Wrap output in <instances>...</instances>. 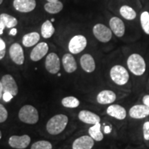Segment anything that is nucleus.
Returning a JSON list of instances; mask_svg holds the SVG:
<instances>
[{
    "label": "nucleus",
    "instance_id": "34",
    "mask_svg": "<svg viewBox=\"0 0 149 149\" xmlns=\"http://www.w3.org/2000/svg\"><path fill=\"white\" fill-rule=\"evenodd\" d=\"M3 49H6L5 42L2 40V39L0 38V51Z\"/></svg>",
    "mask_w": 149,
    "mask_h": 149
},
{
    "label": "nucleus",
    "instance_id": "39",
    "mask_svg": "<svg viewBox=\"0 0 149 149\" xmlns=\"http://www.w3.org/2000/svg\"><path fill=\"white\" fill-rule=\"evenodd\" d=\"M104 132H105V133H110L111 132V127H110V126H106L105 128H104Z\"/></svg>",
    "mask_w": 149,
    "mask_h": 149
},
{
    "label": "nucleus",
    "instance_id": "13",
    "mask_svg": "<svg viewBox=\"0 0 149 149\" xmlns=\"http://www.w3.org/2000/svg\"><path fill=\"white\" fill-rule=\"evenodd\" d=\"M110 29L114 34L118 37L124 36L126 28L124 22L117 17H113L109 21Z\"/></svg>",
    "mask_w": 149,
    "mask_h": 149
},
{
    "label": "nucleus",
    "instance_id": "27",
    "mask_svg": "<svg viewBox=\"0 0 149 149\" xmlns=\"http://www.w3.org/2000/svg\"><path fill=\"white\" fill-rule=\"evenodd\" d=\"M80 102L77 98L74 97L69 96L63 98L61 100V104L63 107L68 108V109H74L79 106Z\"/></svg>",
    "mask_w": 149,
    "mask_h": 149
},
{
    "label": "nucleus",
    "instance_id": "35",
    "mask_svg": "<svg viewBox=\"0 0 149 149\" xmlns=\"http://www.w3.org/2000/svg\"><path fill=\"white\" fill-rule=\"evenodd\" d=\"M5 28H6L5 25H4V24H3V22H1V20H0V35L3 34V31H4Z\"/></svg>",
    "mask_w": 149,
    "mask_h": 149
},
{
    "label": "nucleus",
    "instance_id": "19",
    "mask_svg": "<svg viewBox=\"0 0 149 149\" xmlns=\"http://www.w3.org/2000/svg\"><path fill=\"white\" fill-rule=\"evenodd\" d=\"M61 61L65 71L68 73H72L77 70V62L71 53H66L63 55Z\"/></svg>",
    "mask_w": 149,
    "mask_h": 149
},
{
    "label": "nucleus",
    "instance_id": "37",
    "mask_svg": "<svg viewBox=\"0 0 149 149\" xmlns=\"http://www.w3.org/2000/svg\"><path fill=\"white\" fill-rule=\"evenodd\" d=\"M17 29H15V28H13V29H11L9 34H10V35H12V36H15V35H17Z\"/></svg>",
    "mask_w": 149,
    "mask_h": 149
},
{
    "label": "nucleus",
    "instance_id": "5",
    "mask_svg": "<svg viewBox=\"0 0 149 149\" xmlns=\"http://www.w3.org/2000/svg\"><path fill=\"white\" fill-rule=\"evenodd\" d=\"M93 33L97 40L102 43L110 42L113 35L111 29L102 24H95L93 28Z\"/></svg>",
    "mask_w": 149,
    "mask_h": 149
},
{
    "label": "nucleus",
    "instance_id": "38",
    "mask_svg": "<svg viewBox=\"0 0 149 149\" xmlns=\"http://www.w3.org/2000/svg\"><path fill=\"white\" fill-rule=\"evenodd\" d=\"M5 55H6V49L0 51V60L2 59L3 57H5Z\"/></svg>",
    "mask_w": 149,
    "mask_h": 149
},
{
    "label": "nucleus",
    "instance_id": "18",
    "mask_svg": "<svg viewBox=\"0 0 149 149\" xmlns=\"http://www.w3.org/2000/svg\"><path fill=\"white\" fill-rule=\"evenodd\" d=\"M80 64L85 72L91 73L95 70V61L90 54H84L80 58Z\"/></svg>",
    "mask_w": 149,
    "mask_h": 149
},
{
    "label": "nucleus",
    "instance_id": "41",
    "mask_svg": "<svg viewBox=\"0 0 149 149\" xmlns=\"http://www.w3.org/2000/svg\"><path fill=\"white\" fill-rule=\"evenodd\" d=\"M1 136H2V135H1V132L0 131V139H1Z\"/></svg>",
    "mask_w": 149,
    "mask_h": 149
},
{
    "label": "nucleus",
    "instance_id": "21",
    "mask_svg": "<svg viewBox=\"0 0 149 149\" xmlns=\"http://www.w3.org/2000/svg\"><path fill=\"white\" fill-rule=\"evenodd\" d=\"M40 40V35L37 32H32L24 35L22 37V44L25 47L29 48L38 44Z\"/></svg>",
    "mask_w": 149,
    "mask_h": 149
},
{
    "label": "nucleus",
    "instance_id": "12",
    "mask_svg": "<svg viewBox=\"0 0 149 149\" xmlns=\"http://www.w3.org/2000/svg\"><path fill=\"white\" fill-rule=\"evenodd\" d=\"M13 5L17 11L26 13L32 12L36 7L37 3L35 0H13Z\"/></svg>",
    "mask_w": 149,
    "mask_h": 149
},
{
    "label": "nucleus",
    "instance_id": "20",
    "mask_svg": "<svg viewBox=\"0 0 149 149\" xmlns=\"http://www.w3.org/2000/svg\"><path fill=\"white\" fill-rule=\"evenodd\" d=\"M116 94L110 90H104L98 93L97 96V101L99 104L106 105L111 104L116 100Z\"/></svg>",
    "mask_w": 149,
    "mask_h": 149
},
{
    "label": "nucleus",
    "instance_id": "7",
    "mask_svg": "<svg viewBox=\"0 0 149 149\" xmlns=\"http://www.w3.org/2000/svg\"><path fill=\"white\" fill-rule=\"evenodd\" d=\"M45 68L51 74H55L60 70V59L58 55L55 53H51L46 56L45 60Z\"/></svg>",
    "mask_w": 149,
    "mask_h": 149
},
{
    "label": "nucleus",
    "instance_id": "2",
    "mask_svg": "<svg viewBox=\"0 0 149 149\" xmlns=\"http://www.w3.org/2000/svg\"><path fill=\"white\" fill-rule=\"evenodd\" d=\"M127 66L130 71L136 76L144 74L146 69L144 59L142 56L137 53H133L128 57Z\"/></svg>",
    "mask_w": 149,
    "mask_h": 149
},
{
    "label": "nucleus",
    "instance_id": "11",
    "mask_svg": "<svg viewBox=\"0 0 149 149\" xmlns=\"http://www.w3.org/2000/svg\"><path fill=\"white\" fill-rule=\"evenodd\" d=\"M49 47L47 43L40 42L35 46L30 54V58L33 61H38L47 55Z\"/></svg>",
    "mask_w": 149,
    "mask_h": 149
},
{
    "label": "nucleus",
    "instance_id": "32",
    "mask_svg": "<svg viewBox=\"0 0 149 149\" xmlns=\"http://www.w3.org/2000/svg\"><path fill=\"white\" fill-rule=\"evenodd\" d=\"M13 96L12 95H10V93H3V100H4L6 102H10V100L13 99Z\"/></svg>",
    "mask_w": 149,
    "mask_h": 149
},
{
    "label": "nucleus",
    "instance_id": "33",
    "mask_svg": "<svg viewBox=\"0 0 149 149\" xmlns=\"http://www.w3.org/2000/svg\"><path fill=\"white\" fill-rule=\"evenodd\" d=\"M142 102L144 105H146V107H148L149 108V95H145L144 97H143Z\"/></svg>",
    "mask_w": 149,
    "mask_h": 149
},
{
    "label": "nucleus",
    "instance_id": "6",
    "mask_svg": "<svg viewBox=\"0 0 149 149\" xmlns=\"http://www.w3.org/2000/svg\"><path fill=\"white\" fill-rule=\"evenodd\" d=\"M87 46L86 38L82 35H77L72 37L68 43V50L71 54L80 53Z\"/></svg>",
    "mask_w": 149,
    "mask_h": 149
},
{
    "label": "nucleus",
    "instance_id": "10",
    "mask_svg": "<svg viewBox=\"0 0 149 149\" xmlns=\"http://www.w3.org/2000/svg\"><path fill=\"white\" fill-rule=\"evenodd\" d=\"M31 141V137L28 135H13L8 139V144L13 148L24 149L29 146Z\"/></svg>",
    "mask_w": 149,
    "mask_h": 149
},
{
    "label": "nucleus",
    "instance_id": "9",
    "mask_svg": "<svg viewBox=\"0 0 149 149\" xmlns=\"http://www.w3.org/2000/svg\"><path fill=\"white\" fill-rule=\"evenodd\" d=\"M10 57L15 64L22 65L24 63V53L22 46L18 43H13L9 49Z\"/></svg>",
    "mask_w": 149,
    "mask_h": 149
},
{
    "label": "nucleus",
    "instance_id": "30",
    "mask_svg": "<svg viewBox=\"0 0 149 149\" xmlns=\"http://www.w3.org/2000/svg\"><path fill=\"white\" fill-rule=\"evenodd\" d=\"M8 111L2 104H0V123L4 122L8 118Z\"/></svg>",
    "mask_w": 149,
    "mask_h": 149
},
{
    "label": "nucleus",
    "instance_id": "16",
    "mask_svg": "<svg viewBox=\"0 0 149 149\" xmlns=\"http://www.w3.org/2000/svg\"><path fill=\"white\" fill-rule=\"evenodd\" d=\"M107 113L109 116L119 120H123L126 117V111L119 104H113L107 108Z\"/></svg>",
    "mask_w": 149,
    "mask_h": 149
},
{
    "label": "nucleus",
    "instance_id": "4",
    "mask_svg": "<svg viewBox=\"0 0 149 149\" xmlns=\"http://www.w3.org/2000/svg\"><path fill=\"white\" fill-rule=\"evenodd\" d=\"M110 77L112 81L119 86H124L129 80V73L128 70L121 65H115L110 70Z\"/></svg>",
    "mask_w": 149,
    "mask_h": 149
},
{
    "label": "nucleus",
    "instance_id": "24",
    "mask_svg": "<svg viewBox=\"0 0 149 149\" xmlns=\"http://www.w3.org/2000/svg\"><path fill=\"white\" fill-rule=\"evenodd\" d=\"M89 136H91L95 141H100L104 139V135L101 131L100 123L94 124L88 129Z\"/></svg>",
    "mask_w": 149,
    "mask_h": 149
},
{
    "label": "nucleus",
    "instance_id": "28",
    "mask_svg": "<svg viewBox=\"0 0 149 149\" xmlns=\"http://www.w3.org/2000/svg\"><path fill=\"white\" fill-rule=\"evenodd\" d=\"M140 23L143 31L146 35H149V13L144 11L141 14Z\"/></svg>",
    "mask_w": 149,
    "mask_h": 149
},
{
    "label": "nucleus",
    "instance_id": "1",
    "mask_svg": "<svg viewBox=\"0 0 149 149\" xmlns=\"http://www.w3.org/2000/svg\"><path fill=\"white\" fill-rule=\"evenodd\" d=\"M68 118L64 114H58L52 117L46 124V130L51 135H56L61 133L66 128Z\"/></svg>",
    "mask_w": 149,
    "mask_h": 149
},
{
    "label": "nucleus",
    "instance_id": "8",
    "mask_svg": "<svg viewBox=\"0 0 149 149\" xmlns=\"http://www.w3.org/2000/svg\"><path fill=\"white\" fill-rule=\"evenodd\" d=\"M3 93H8L15 97L18 93V86L15 80L10 74H7L1 77Z\"/></svg>",
    "mask_w": 149,
    "mask_h": 149
},
{
    "label": "nucleus",
    "instance_id": "29",
    "mask_svg": "<svg viewBox=\"0 0 149 149\" xmlns=\"http://www.w3.org/2000/svg\"><path fill=\"white\" fill-rule=\"evenodd\" d=\"M31 149H53V145L50 141L40 140L33 144Z\"/></svg>",
    "mask_w": 149,
    "mask_h": 149
},
{
    "label": "nucleus",
    "instance_id": "31",
    "mask_svg": "<svg viewBox=\"0 0 149 149\" xmlns=\"http://www.w3.org/2000/svg\"><path fill=\"white\" fill-rule=\"evenodd\" d=\"M143 135L145 140H149V121L146 122L143 125Z\"/></svg>",
    "mask_w": 149,
    "mask_h": 149
},
{
    "label": "nucleus",
    "instance_id": "14",
    "mask_svg": "<svg viewBox=\"0 0 149 149\" xmlns=\"http://www.w3.org/2000/svg\"><path fill=\"white\" fill-rule=\"evenodd\" d=\"M94 139L91 136L84 135L76 139L72 143V149H92L94 146Z\"/></svg>",
    "mask_w": 149,
    "mask_h": 149
},
{
    "label": "nucleus",
    "instance_id": "3",
    "mask_svg": "<svg viewBox=\"0 0 149 149\" xmlns=\"http://www.w3.org/2000/svg\"><path fill=\"white\" fill-rule=\"evenodd\" d=\"M19 119L28 124H35L39 120L37 110L31 105H25L21 108L18 113Z\"/></svg>",
    "mask_w": 149,
    "mask_h": 149
},
{
    "label": "nucleus",
    "instance_id": "22",
    "mask_svg": "<svg viewBox=\"0 0 149 149\" xmlns=\"http://www.w3.org/2000/svg\"><path fill=\"white\" fill-rule=\"evenodd\" d=\"M64 8V5L60 1H48L44 5V10L50 14H57Z\"/></svg>",
    "mask_w": 149,
    "mask_h": 149
},
{
    "label": "nucleus",
    "instance_id": "23",
    "mask_svg": "<svg viewBox=\"0 0 149 149\" xmlns=\"http://www.w3.org/2000/svg\"><path fill=\"white\" fill-rule=\"evenodd\" d=\"M55 27L49 20H46L41 26V34L44 39L51 38L55 33Z\"/></svg>",
    "mask_w": 149,
    "mask_h": 149
},
{
    "label": "nucleus",
    "instance_id": "15",
    "mask_svg": "<svg viewBox=\"0 0 149 149\" xmlns=\"http://www.w3.org/2000/svg\"><path fill=\"white\" fill-rule=\"evenodd\" d=\"M78 117L81 122L85 123V124H92V125L97 124L100 122V117L99 115L91 111H86V110H83V111H80L78 114Z\"/></svg>",
    "mask_w": 149,
    "mask_h": 149
},
{
    "label": "nucleus",
    "instance_id": "26",
    "mask_svg": "<svg viewBox=\"0 0 149 149\" xmlns=\"http://www.w3.org/2000/svg\"><path fill=\"white\" fill-rule=\"evenodd\" d=\"M0 20L3 22L6 28L13 29L17 25L18 21L15 17L7 13H1L0 15Z\"/></svg>",
    "mask_w": 149,
    "mask_h": 149
},
{
    "label": "nucleus",
    "instance_id": "36",
    "mask_svg": "<svg viewBox=\"0 0 149 149\" xmlns=\"http://www.w3.org/2000/svg\"><path fill=\"white\" fill-rule=\"evenodd\" d=\"M3 86L2 83H1V81L0 80V100H1V97H3Z\"/></svg>",
    "mask_w": 149,
    "mask_h": 149
},
{
    "label": "nucleus",
    "instance_id": "42",
    "mask_svg": "<svg viewBox=\"0 0 149 149\" xmlns=\"http://www.w3.org/2000/svg\"><path fill=\"white\" fill-rule=\"evenodd\" d=\"M3 0H0V5H1V3H3Z\"/></svg>",
    "mask_w": 149,
    "mask_h": 149
},
{
    "label": "nucleus",
    "instance_id": "17",
    "mask_svg": "<svg viewBox=\"0 0 149 149\" xmlns=\"http://www.w3.org/2000/svg\"><path fill=\"white\" fill-rule=\"evenodd\" d=\"M129 115L133 119H143L149 115V108L146 105H135L130 108Z\"/></svg>",
    "mask_w": 149,
    "mask_h": 149
},
{
    "label": "nucleus",
    "instance_id": "40",
    "mask_svg": "<svg viewBox=\"0 0 149 149\" xmlns=\"http://www.w3.org/2000/svg\"><path fill=\"white\" fill-rule=\"evenodd\" d=\"M47 1H59V0H46Z\"/></svg>",
    "mask_w": 149,
    "mask_h": 149
},
{
    "label": "nucleus",
    "instance_id": "25",
    "mask_svg": "<svg viewBox=\"0 0 149 149\" xmlns=\"http://www.w3.org/2000/svg\"><path fill=\"white\" fill-rule=\"evenodd\" d=\"M120 13L123 18L126 20H133L137 17L135 10L127 5H124L120 9Z\"/></svg>",
    "mask_w": 149,
    "mask_h": 149
}]
</instances>
